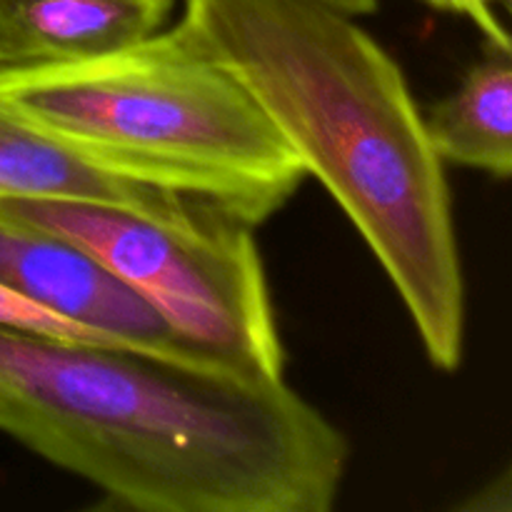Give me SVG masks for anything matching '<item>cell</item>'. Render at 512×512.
Masks as SVG:
<instances>
[{"mask_svg":"<svg viewBox=\"0 0 512 512\" xmlns=\"http://www.w3.org/2000/svg\"><path fill=\"white\" fill-rule=\"evenodd\" d=\"M0 100L130 178L250 228L305 180L255 95L183 15L100 58L0 68Z\"/></svg>","mask_w":512,"mask_h":512,"instance_id":"3957f363","label":"cell"},{"mask_svg":"<svg viewBox=\"0 0 512 512\" xmlns=\"http://www.w3.org/2000/svg\"><path fill=\"white\" fill-rule=\"evenodd\" d=\"M323 3L335 5V8L345 10L350 15H365L378 10V0H323Z\"/></svg>","mask_w":512,"mask_h":512,"instance_id":"30bf717a","label":"cell"},{"mask_svg":"<svg viewBox=\"0 0 512 512\" xmlns=\"http://www.w3.org/2000/svg\"><path fill=\"white\" fill-rule=\"evenodd\" d=\"M0 215L83 248L180 338L238 375L283 380V343L250 225L215 210L153 215L78 200H0Z\"/></svg>","mask_w":512,"mask_h":512,"instance_id":"277c9868","label":"cell"},{"mask_svg":"<svg viewBox=\"0 0 512 512\" xmlns=\"http://www.w3.org/2000/svg\"><path fill=\"white\" fill-rule=\"evenodd\" d=\"M183 18L338 200L408 308L430 363L465 350V275L443 160L403 70L323 0H185Z\"/></svg>","mask_w":512,"mask_h":512,"instance_id":"7a4b0ae2","label":"cell"},{"mask_svg":"<svg viewBox=\"0 0 512 512\" xmlns=\"http://www.w3.org/2000/svg\"><path fill=\"white\" fill-rule=\"evenodd\" d=\"M425 128L438 158L493 178L512 173V48L485 43L463 83L440 100Z\"/></svg>","mask_w":512,"mask_h":512,"instance_id":"ba28073f","label":"cell"},{"mask_svg":"<svg viewBox=\"0 0 512 512\" xmlns=\"http://www.w3.org/2000/svg\"><path fill=\"white\" fill-rule=\"evenodd\" d=\"M0 430L138 512H328L350 460L285 380L10 328Z\"/></svg>","mask_w":512,"mask_h":512,"instance_id":"6da1fadb","label":"cell"},{"mask_svg":"<svg viewBox=\"0 0 512 512\" xmlns=\"http://www.w3.org/2000/svg\"><path fill=\"white\" fill-rule=\"evenodd\" d=\"M425 3L470 20L488 45L512 48L508 20H505L510 0H425Z\"/></svg>","mask_w":512,"mask_h":512,"instance_id":"9c48e42d","label":"cell"},{"mask_svg":"<svg viewBox=\"0 0 512 512\" xmlns=\"http://www.w3.org/2000/svg\"><path fill=\"white\" fill-rule=\"evenodd\" d=\"M175 0H0V68L100 58L163 30Z\"/></svg>","mask_w":512,"mask_h":512,"instance_id":"52a82bcc","label":"cell"},{"mask_svg":"<svg viewBox=\"0 0 512 512\" xmlns=\"http://www.w3.org/2000/svg\"><path fill=\"white\" fill-rule=\"evenodd\" d=\"M0 285L73 323L185 363L230 370L180 338L135 290L70 240L0 215ZM235 373V370H230ZM238 375V373H235ZM245 378V375H243Z\"/></svg>","mask_w":512,"mask_h":512,"instance_id":"5b68a950","label":"cell"},{"mask_svg":"<svg viewBox=\"0 0 512 512\" xmlns=\"http://www.w3.org/2000/svg\"><path fill=\"white\" fill-rule=\"evenodd\" d=\"M0 200H78L153 215L210 210L170 190L145 185L85 153L0 100ZM218 213V210H215Z\"/></svg>","mask_w":512,"mask_h":512,"instance_id":"8992f818","label":"cell"}]
</instances>
